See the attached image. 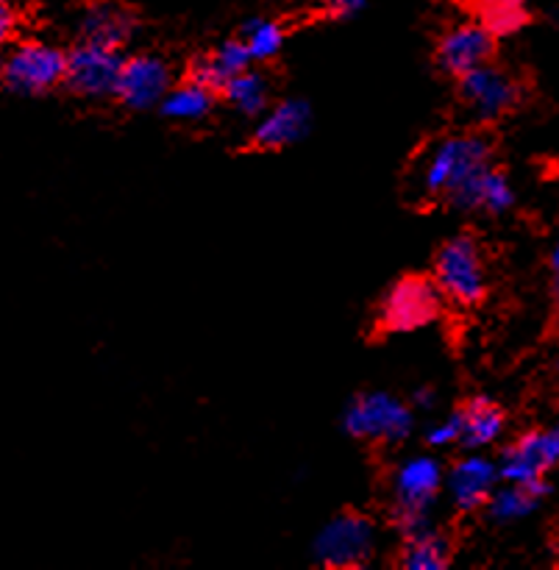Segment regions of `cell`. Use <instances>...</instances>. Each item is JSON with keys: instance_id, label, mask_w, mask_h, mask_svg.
<instances>
[{"instance_id": "obj_1", "label": "cell", "mask_w": 559, "mask_h": 570, "mask_svg": "<svg viewBox=\"0 0 559 570\" xmlns=\"http://www.w3.org/2000/svg\"><path fill=\"white\" fill-rule=\"evenodd\" d=\"M493 165V145L482 134H451L429 148L418 165L415 193L445 200L460 184Z\"/></svg>"}, {"instance_id": "obj_2", "label": "cell", "mask_w": 559, "mask_h": 570, "mask_svg": "<svg viewBox=\"0 0 559 570\" xmlns=\"http://www.w3.org/2000/svg\"><path fill=\"white\" fill-rule=\"evenodd\" d=\"M432 282L438 284L443 301L460 309L482 304L488 295V265L471 234H460L438 250Z\"/></svg>"}, {"instance_id": "obj_3", "label": "cell", "mask_w": 559, "mask_h": 570, "mask_svg": "<svg viewBox=\"0 0 559 570\" xmlns=\"http://www.w3.org/2000/svg\"><path fill=\"white\" fill-rule=\"evenodd\" d=\"M443 465L434 456H410L401 462L390 482L393 493V521L401 534H412L426 527V515L443 490Z\"/></svg>"}, {"instance_id": "obj_4", "label": "cell", "mask_w": 559, "mask_h": 570, "mask_svg": "<svg viewBox=\"0 0 559 570\" xmlns=\"http://www.w3.org/2000/svg\"><path fill=\"white\" fill-rule=\"evenodd\" d=\"M443 295L426 276H404L388 289L379 306V328L388 334H412L438 321Z\"/></svg>"}, {"instance_id": "obj_5", "label": "cell", "mask_w": 559, "mask_h": 570, "mask_svg": "<svg viewBox=\"0 0 559 570\" xmlns=\"http://www.w3.org/2000/svg\"><path fill=\"white\" fill-rule=\"evenodd\" d=\"M345 432L367 443H401L412 434L415 417L401 399L390 393H362L345 410Z\"/></svg>"}, {"instance_id": "obj_6", "label": "cell", "mask_w": 559, "mask_h": 570, "mask_svg": "<svg viewBox=\"0 0 559 570\" xmlns=\"http://www.w3.org/2000/svg\"><path fill=\"white\" fill-rule=\"evenodd\" d=\"M67 53L48 42H22L3 59L0 76L11 92L42 95L65 81Z\"/></svg>"}, {"instance_id": "obj_7", "label": "cell", "mask_w": 559, "mask_h": 570, "mask_svg": "<svg viewBox=\"0 0 559 570\" xmlns=\"http://www.w3.org/2000/svg\"><path fill=\"white\" fill-rule=\"evenodd\" d=\"M376 549V529L365 515L343 512L321 529L315 560L323 568H362Z\"/></svg>"}, {"instance_id": "obj_8", "label": "cell", "mask_w": 559, "mask_h": 570, "mask_svg": "<svg viewBox=\"0 0 559 570\" xmlns=\"http://www.w3.org/2000/svg\"><path fill=\"white\" fill-rule=\"evenodd\" d=\"M460 98L477 120H499L523 100V87L510 70L493 61L460 76Z\"/></svg>"}, {"instance_id": "obj_9", "label": "cell", "mask_w": 559, "mask_h": 570, "mask_svg": "<svg viewBox=\"0 0 559 570\" xmlns=\"http://www.w3.org/2000/svg\"><path fill=\"white\" fill-rule=\"evenodd\" d=\"M120 50L81 39L67 53L65 83L81 98H109L120 76Z\"/></svg>"}, {"instance_id": "obj_10", "label": "cell", "mask_w": 559, "mask_h": 570, "mask_svg": "<svg viewBox=\"0 0 559 570\" xmlns=\"http://www.w3.org/2000/svg\"><path fill=\"white\" fill-rule=\"evenodd\" d=\"M559 465V423L546 432H529L504 449L499 462V476L504 482L532 484L546 482L549 471Z\"/></svg>"}, {"instance_id": "obj_11", "label": "cell", "mask_w": 559, "mask_h": 570, "mask_svg": "<svg viewBox=\"0 0 559 570\" xmlns=\"http://www.w3.org/2000/svg\"><path fill=\"white\" fill-rule=\"evenodd\" d=\"M173 87V72L165 59L154 53H139L131 59H122L120 76H117L115 98L126 109L145 111L161 104L167 89Z\"/></svg>"}, {"instance_id": "obj_12", "label": "cell", "mask_w": 559, "mask_h": 570, "mask_svg": "<svg viewBox=\"0 0 559 570\" xmlns=\"http://www.w3.org/2000/svg\"><path fill=\"white\" fill-rule=\"evenodd\" d=\"M496 53V37L479 20L457 22L438 42V65L449 76L460 78L488 65Z\"/></svg>"}, {"instance_id": "obj_13", "label": "cell", "mask_w": 559, "mask_h": 570, "mask_svg": "<svg viewBox=\"0 0 559 570\" xmlns=\"http://www.w3.org/2000/svg\"><path fill=\"white\" fill-rule=\"evenodd\" d=\"M499 462L484 454L462 456L443 479V488L449 490L451 501L460 512H477L488 507L496 484H499Z\"/></svg>"}, {"instance_id": "obj_14", "label": "cell", "mask_w": 559, "mask_h": 570, "mask_svg": "<svg viewBox=\"0 0 559 570\" xmlns=\"http://www.w3.org/2000/svg\"><path fill=\"white\" fill-rule=\"evenodd\" d=\"M445 204L454 206L457 212H479V215L499 217L516 206V189H512L507 173H501L496 165H488L477 176L468 178L465 184H460L445 198Z\"/></svg>"}, {"instance_id": "obj_15", "label": "cell", "mask_w": 559, "mask_h": 570, "mask_svg": "<svg viewBox=\"0 0 559 570\" xmlns=\"http://www.w3.org/2000/svg\"><path fill=\"white\" fill-rule=\"evenodd\" d=\"M254 131V145L262 150H282L301 142L312 128V109L306 100H282L262 111Z\"/></svg>"}, {"instance_id": "obj_16", "label": "cell", "mask_w": 559, "mask_h": 570, "mask_svg": "<svg viewBox=\"0 0 559 570\" xmlns=\"http://www.w3.org/2000/svg\"><path fill=\"white\" fill-rule=\"evenodd\" d=\"M134 28L137 20L131 11L115 0H92L81 14V39L106 48L120 50L131 39Z\"/></svg>"}, {"instance_id": "obj_17", "label": "cell", "mask_w": 559, "mask_h": 570, "mask_svg": "<svg viewBox=\"0 0 559 570\" xmlns=\"http://www.w3.org/2000/svg\"><path fill=\"white\" fill-rule=\"evenodd\" d=\"M507 429L504 410L496 404L493 399H484V395H477V399L468 401L460 412V443L471 451L490 449L501 440Z\"/></svg>"}, {"instance_id": "obj_18", "label": "cell", "mask_w": 559, "mask_h": 570, "mask_svg": "<svg viewBox=\"0 0 559 570\" xmlns=\"http://www.w3.org/2000/svg\"><path fill=\"white\" fill-rule=\"evenodd\" d=\"M248 67L251 53L248 48H245L243 39H228L220 48H215L212 53H206L204 59L195 61L193 70H189V78L204 83V87L215 89V92H220L234 76H239V72L248 70Z\"/></svg>"}, {"instance_id": "obj_19", "label": "cell", "mask_w": 559, "mask_h": 570, "mask_svg": "<svg viewBox=\"0 0 559 570\" xmlns=\"http://www.w3.org/2000/svg\"><path fill=\"white\" fill-rule=\"evenodd\" d=\"M549 495V482L516 484L507 482L501 490H493L488 501V512L499 523H516L532 515L540 507V501Z\"/></svg>"}, {"instance_id": "obj_20", "label": "cell", "mask_w": 559, "mask_h": 570, "mask_svg": "<svg viewBox=\"0 0 559 570\" xmlns=\"http://www.w3.org/2000/svg\"><path fill=\"white\" fill-rule=\"evenodd\" d=\"M451 566V546L440 532L429 527L406 534L404 551H401V568L404 570H445Z\"/></svg>"}, {"instance_id": "obj_21", "label": "cell", "mask_w": 559, "mask_h": 570, "mask_svg": "<svg viewBox=\"0 0 559 570\" xmlns=\"http://www.w3.org/2000/svg\"><path fill=\"white\" fill-rule=\"evenodd\" d=\"M212 106H215V89H209V87H204V83L187 78V81L178 83V87L167 89V95L161 98L159 109H161V115L170 117V120L193 122V120H200V117L209 115Z\"/></svg>"}, {"instance_id": "obj_22", "label": "cell", "mask_w": 559, "mask_h": 570, "mask_svg": "<svg viewBox=\"0 0 559 570\" xmlns=\"http://www.w3.org/2000/svg\"><path fill=\"white\" fill-rule=\"evenodd\" d=\"M223 98L245 117H259L271 104V81L259 70H243L220 89Z\"/></svg>"}, {"instance_id": "obj_23", "label": "cell", "mask_w": 559, "mask_h": 570, "mask_svg": "<svg viewBox=\"0 0 559 570\" xmlns=\"http://www.w3.org/2000/svg\"><path fill=\"white\" fill-rule=\"evenodd\" d=\"M477 14L493 37H512L529 22L527 0H477Z\"/></svg>"}, {"instance_id": "obj_24", "label": "cell", "mask_w": 559, "mask_h": 570, "mask_svg": "<svg viewBox=\"0 0 559 570\" xmlns=\"http://www.w3.org/2000/svg\"><path fill=\"white\" fill-rule=\"evenodd\" d=\"M243 42L251 61H271L284 48V28L276 20H251L243 28Z\"/></svg>"}, {"instance_id": "obj_25", "label": "cell", "mask_w": 559, "mask_h": 570, "mask_svg": "<svg viewBox=\"0 0 559 570\" xmlns=\"http://www.w3.org/2000/svg\"><path fill=\"white\" fill-rule=\"evenodd\" d=\"M426 443L432 445V449H449V445L460 443V412L443 417V421L434 423V426H429Z\"/></svg>"}, {"instance_id": "obj_26", "label": "cell", "mask_w": 559, "mask_h": 570, "mask_svg": "<svg viewBox=\"0 0 559 570\" xmlns=\"http://www.w3.org/2000/svg\"><path fill=\"white\" fill-rule=\"evenodd\" d=\"M14 31V3H0V48L9 42Z\"/></svg>"}, {"instance_id": "obj_27", "label": "cell", "mask_w": 559, "mask_h": 570, "mask_svg": "<svg viewBox=\"0 0 559 570\" xmlns=\"http://www.w3.org/2000/svg\"><path fill=\"white\" fill-rule=\"evenodd\" d=\"M549 271H551V298H555V304L559 306V239L555 243V248H551Z\"/></svg>"}, {"instance_id": "obj_28", "label": "cell", "mask_w": 559, "mask_h": 570, "mask_svg": "<svg viewBox=\"0 0 559 570\" xmlns=\"http://www.w3.org/2000/svg\"><path fill=\"white\" fill-rule=\"evenodd\" d=\"M323 3L332 11H337V14H354V11L365 9L367 0H323Z\"/></svg>"}, {"instance_id": "obj_29", "label": "cell", "mask_w": 559, "mask_h": 570, "mask_svg": "<svg viewBox=\"0 0 559 570\" xmlns=\"http://www.w3.org/2000/svg\"><path fill=\"white\" fill-rule=\"evenodd\" d=\"M412 401H415L418 410H429V406L434 404V395H432V390H418L415 399H412Z\"/></svg>"}, {"instance_id": "obj_30", "label": "cell", "mask_w": 559, "mask_h": 570, "mask_svg": "<svg viewBox=\"0 0 559 570\" xmlns=\"http://www.w3.org/2000/svg\"><path fill=\"white\" fill-rule=\"evenodd\" d=\"M557 379H559V360H557Z\"/></svg>"}, {"instance_id": "obj_31", "label": "cell", "mask_w": 559, "mask_h": 570, "mask_svg": "<svg viewBox=\"0 0 559 570\" xmlns=\"http://www.w3.org/2000/svg\"><path fill=\"white\" fill-rule=\"evenodd\" d=\"M0 3H11V0H0Z\"/></svg>"}]
</instances>
